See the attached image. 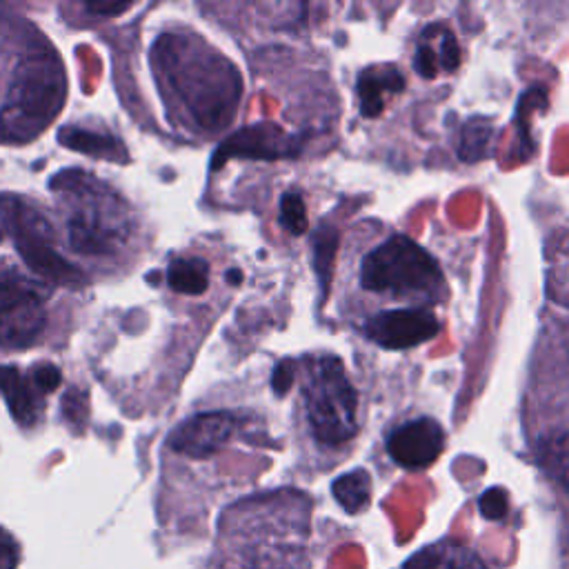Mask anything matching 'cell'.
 <instances>
[{"mask_svg": "<svg viewBox=\"0 0 569 569\" xmlns=\"http://www.w3.org/2000/svg\"><path fill=\"white\" fill-rule=\"evenodd\" d=\"M293 380V362L291 360H280L273 369V378H271V387L273 391H278V396H284L287 389L291 387Z\"/></svg>", "mask_w": 569, "mask_h": 569, "instance_id": "26", "label": "cell"}, {"mask_svg": "<svg viewBox=\"0 0 569 569\" xmlns=\"http://www.w3.org/2000/svg\"><path fill=\"white\" fill-rule=\"evenodd\" d=\"M405 87V78L396 67H371L358 78L360 111L365 118H376L385 109L389 93H398Z\"/></svg>", "mask_w": 569, "mask_h": 569, "instance_id": "14", "label": "cell"}, {"mask_svg": "<svg viewBox=\"0 0 569 569\" xmlns=\"http://www.w3.org/2000/svg\"><path fill=\"white\" fill-rule=\"evenodd\" d=\"M58 140L76 151L89 153V156H98V158H107L113 162H124L127 151L122 149V144L109 136V133H100V131H89V129H80V127H67L60 129Z\"/></svg>", "mask_w": 569, "mask_h": 569, "instance_id": "15", "label": "cell"}, {"mask_svg": "<svg viewBox=\"0 0 569 569\" xmlns=\"http://www.w3.org/2000/svg\"><path fill=\"white\" fill-rule=\"evenodd\" d=\"M480 513L489 520H498L507 513V493L500 487H491L480 496Z\"/></svg>", "mask_w": 569, "mask_h": 569, "instance_id": "23", "label": "cell"}, {"mask_svg": "<svg viewBox=\"0 0 569 569\" xmlns=\"http://www.w3.org/2000/svg\"><path fill=\"white\" fill-rule=\"evenodd\" d=\"M445 433L431 418H418L400 425L387 438L389 456L405 469H425L442 453Z\"/></svg>", "mask_w": 569, "mask_h": 569, "instance_id": "9", "label": "cell"}, {"mask_svg": "<svg viewBox=\"0 0 569 569\" xmlns=\"http://www.w3.org/2000/svg\"><path fill=\"white\" fill-rule=\"evenodd\" d=\"M293 144L291 140L273 124H253L247 129L236 131L231 138H227L220 149L213 153L211 167L218 169L227 158L231 156H247V158H280L291 156Z\"/></svg>", "mask_w": 569, "mask_h": 569, "instance_id": "11", "label": "cell"}, {"mask_svg": "<svg viewBox=\"0 0 569 569\" xmlns=\"http://www.w3.org/2000/svg\"><path fill=\"white\" fill-rule=\"evenodd\" d=\"M413 64H416V71H418L422 78H433V76L438 73V67H440L436 49H433L431 44H427V42L420 44L418 51H416Z\"/></svg>", "mask_w": 569, "mask_h": 569, "instance_id": "25", "label": "cell"}, {"mask_svg": "<svg viewBox=\"0 0 569 569\" xmlns=\"http://www.w3.org/2000/svg\"><path fill=\"white\" fill-rule=\"evenodd\" d=\"M153 62L162 82L207 129H220L236 111L240 80L216 51H202L184 36L164 33L153 44Z\"/></svg>", "mask_w": 569, "mask_h": 569, "instance_id": "1", "label": "cell"}, {"mask_svg": "<svg viewBox=\"0 0 569 569\" xmlns=\"http://www.w3.org/2000/svg\"><path fill=\"white\" fill-rule=\"evenodd\" d=\"M51 189L64 209L67 236L73 251L111 256L127 244L131 236L129 209L107 184L87 171L69 169L51 180Z\"/></svg>", "mask_w": 569, "mask_h": 569, "instance_id": "2", "label": "cell"}, {"mask_svg": "<svg viewBox=\"0 0 569 569\" xmlns=\"http://www.w3.org/2000/svg\"><path fill=\"white\" fill-rule=\"evenodd\" d=\"M333 498L347 513H358L369 505L371 498V478L365 469H353L338 476L331 485Z\"/></svg>", "mask_w": 569, "mask_h": 569, "instance_id": "16", "label": "cell"}, {"mask_svg": "<svg viewBox=\"0 0 569 569\" xmlns=\"http://www.w3.org/2000/svg\"><path fill=\"white\" fill-rule=\"evenodd\" d=\"M31 385L36 387L38 393H49L53 389L60 387L62 382V376H60V369L51 362H40L31 369V376H29Z\"/></svg>", "mask_w": 569, "mask_h": 569, "instance_id": "22", "label": "cell"}, {"mask_svg": "<svg viewBox=\"0 0 569 569\" xmlns=\"http://www.w3.org/2000/svg\"><path fill=\"white\" fill-rule=\"evenodd\" d=\"M0 393L7 400V407L11 411V416L24 425L31 427L38 418H40V393L36 391V387L31 385V380H27L20 369L11 367V365H2L0 367Z\"/></svg>", "mask_w": 569, "mask_h": 569, "instance_id": "12", "label": "cell"}, {"mask_svg": "<svg viewBox=\"0 0 569 569\" xmlns=\"http://www.w3.org/2000/svg\"><path fill=\"white\" fill-rule=\"evenodd\" d=\"M302 393L318 442L342 445L356 436L358 396L340 358L322 356L309 360Z\"/></svg>", "mask_w": 569, "mask_h": 569, "instance_id": "4", "label": "cell"}, {"mask_svg": "<svg viewBox=\"0 0 569 569\" xmlns=\"http://www.w3.org/2000/svg\"><path fill=\"white\" fill-rule=\"evenodd\" d=\"M491 138V124L487 120H471L465 124L462 129V138H460V158L467 162H473L478 158L485 156L487 151V142Z\"/></svg>", "mask_w": 569, "mask_h": 569, "instance_id": "18", "label": "cell"}, {"mask_svg": "<svg viewBox=\"0 0 569 569\" xmlns=\"http://www.w3.org/2000/svg\"><path fill=\"white\" fill-rule=\"evenodd\" d=\"M405 569H489L476 551L460 542L440 540L416 551Z\"/></svg>", "mask_w": 569, "mask_h": 569, "instance_id": "13", "label": "cell"}, {"mask_svg": "<svg viewBox=\"0 0 569 569\" xmlns=\"http://www.w3.org/2000/svg\"><path fill=\"white\" fill-rule=\"evenodd\" d=\"M167 282L178 293L198 296L209 284V264L202 258H178L169 264Z\"/></svg>", "mask_w": 569, "mask_h": 569, "instance_id": "17", "label": "cell"}, {"mask_svg": "<svg viewBox=\"0 0 569 569\" xmlns=\"http://www.w3.org/2000/svg\"><path fill=\"white\" fill-rule=\"evenodd\" d=\"M67 80L56 51H27L16 71L0 111V140L29 142L60 113Z\"/></svg>", "mask_w": 569, "mask_h": 569, "instance_id": "3", "label": "cell"}, {"mask_svg": "<svg viewBox=\"0 0 569 569\" xmlns=\"http://www.w3.org/2000/svg\"><path fill=\"white\" fill-rule=\"evenodd\" d=\"M360 284L369 291L436 293L445 280L427 249L407 236H391L362 258Z\"/></svg>", "mask_w": 569, "mask_h": 569, "instance_id": "5", "label": "cell"}, {"mask_svg": "<svg viewBox=\"0 0 569 569\" xmlns=\"http://www.w3.org/2000/svg\"><path fill=\"white\" fill-rule=\"evenodd\" d=\"M236 425L238 420L229 411L198 413L169 436V447L189 458H207L233 436Z\"/></svg>", "mask_w": 569, "mask_h": 569, "instance_id": "10", "label": "cell"}, {"mask_svg": "<svg viewBox=\"0 0 569 569\" xmlns=\"http://www.w3.org/2000/svg\"><path fill=\"white\" fill-rule=\"evenodd\" d=\"M87 9L89 11H93V13H120V11H124V9H129V4H124V2H116V4H100V2H89L87 4Z\"/></svg>", "mask_w": 569, "mask_h": 569, "instance_id": "27", "label": "cell"}, {"mask_svg": "<svg viewBox=\"0 0 569 569\" xmlns=\"http://www.w3.org/2000/svg\"><path fill=\"white\" fill-rule=\"evenodd\" d=\"M42 296L31 282L0 273V345L7 349L31 347L44 331Z\"/></svg>", "mask_w": 569, "mask_h": 569, "instance_id": "7", "label": "cell"}, {"mask_svg": "<svg viewBox=\"0 0 569 569\" xmlns=\"http://www.w3.org/2000/svg\"><path fill=\"white\" fill-rule=\"evenodd\" d=\"M365 331L385 349H409L431 340L440 331V322L427 309H391L376 313Z\"/></svg>", "mask_w": 569, "mask_h": 569, "instance_id": "8", "label": "cell"}, {"mask_svg": "<svg viewBox=\"0 0 569 569\" xmlns=\"http://www.w3.org/2000/svg\"><path fill=\"white\" fill-rule=\"evenodd\" d=\"M240 278H242L240 271H229V273H227V280H229V282H238Z\"/></svg>", "mask_w": 569, "mask_h": 569, "instance_id": "28", "label": "cell"}, {"mask_svg": "<svg viewBox=\"0 0 569 569\" xmlns=\"http://www.w3.org/2000/svg\"><path fill=\"white\" fill-rule=\"evenodd\" d=\"M0 220L13 236L20 258L40 278L64 287H80L84 282V273L56 251L53 227L31 202L20 196L2 193Z\"/></svg>", "mask_w": 569, "mask_h": 569, "instance_id": "6", "label": "cell"}, {"mask_svg": "<svg viewBox=\"0 0 569 569\" xmlns=\"http://www.w3.org/2000/svg\"><path fill=\"white\" fill-rule=\"evenodd\" d=\"M280 224L289 231V233H305L309 222H307V209H305V200L300 193L296 191H287L280 198Z\"/></svg>", "mask_w": 569, "mask_h": 569, "instance_id": "19", "label": "cell"}, {"mask_svg": "<svg viewBox=\"0 0 569 569\" xmlns=\"http://www.w3.org/2000/svg\"><path fill=\"white\" fill-rule=\"evenodd\" d=\"M547 465L560 473L562 480H569V436L560 433L553 440H545Z\"/></svg>", "mask_w": 569, "mask_h": 569, "instance_id": "21", "label": "cell"}, {"mask_svg": "<svg viewBox=\"0 0 569 569\" xmlns=\"http://www.w3.org/2000/svg\"><path fill=\"white\" fill-rule=\"evenodd\" d=\"M440 33H442V36H440V44H438V49H436L438 62H440L442 69L453 71V69H458V64H460V47H458V42H456V38H453L451 31L442 29Z\"/></svg>", "mask_w": 569, "mask_h": 569, "instance_id": "24", "label": "cell"}, {"mask_svg": "<svg viewBox=\"0 0 569 569\" xmlns=\"http://www.w3.org/2000/svg\"><path fill=\"white\" fill-rule=\"evenodd\" d=\"M336 244H338L336 231L333 229H320V233L316 236L313 264H316V273H318L322 287H327V282L331 278V258L336 253Z\"/></svg>", "mask_w": 569, "mask_h": 569, "instance_id": "20", "label": "cell"}]
</instances>
